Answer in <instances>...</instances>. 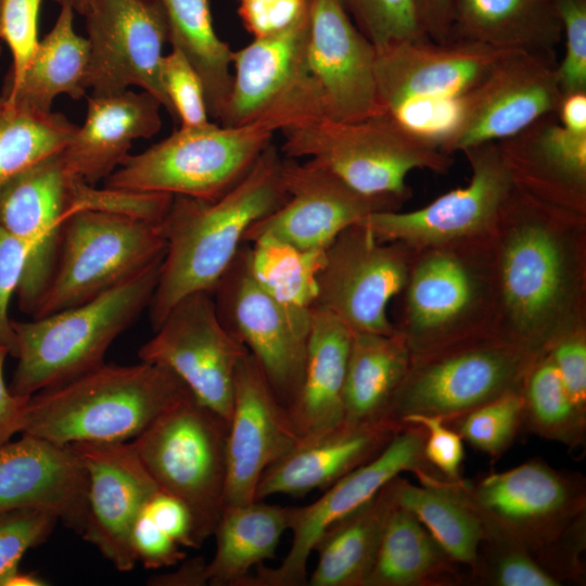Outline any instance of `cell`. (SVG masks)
I'll return each mask as SVG.
<instances>
[{"mask_svg":"<svg viewBox=\"0 0 586 586\" xmlns=\"http://www.w3.org/2000/svg\"><path fill=\"white\" fill-rule=\"evenodd\" d=\"M495 334L536 354L586 327V215L514 187L489 235Z\"/></svg>","mask_w":586,"mask_h":586,"instance_id":"cell-1","label":"cell"},{"mask_svg":"<svg viewBox=\"0 0 586 586\" xmlns=\"http://www.w3.org/2000/svg\"><path fill=\"white\" fill-rule=\"evenodd\" d=\"M282 162L271 141L244 178L221 196L173 195L161 221L166 250L148 306L153 331L182 297L212 293L244 244L247 229L286 201Z\"/></svg>","mask_w":586,"mask_h":586,"instance_id":"cell-2","label":"cell"},{"mask_svg":"<svg viewBox=\"0 0 586 586\" xmlns=\"http://www.w3.org/2000/svg\"><path fill=\"white\" fill-rule=\"evenodd\" d=\"M317 117H323L321 100L308 79L249 123L180 127L128 155L104 187L215 200L244 178L276 131Z\"/></svg>","mask_w":586,"mask_h":586,"instance_id":"cell-3","label":"cell"},{"mask_svg":"<svg viewBox=\"0 0 586 586\" xmlns=\"http://www.w3.org/2000/svg\"><path fill=\"white\" fill-rule=\"evenodd\" d=\"M188 392L165 367L104 362L31 395L22 434L59 445L130 442Z\"/></svg>","mask_w":586,"mask_h":586,"instance_id":"cell-4","label":"cell"},{"mask_svg":"<svg viewBox=\"0 0 586 586\" xmlns=\"http://www.w3.org/2000/svg\"><path fill=\"white\" fill-rule=\"evenodd\" d=\"M163 257L82 304L13 320L17 365L11 391L31 396L104 364L111 344L148 308Z\"/></svg>","mask_w":586,"mask_h":586,"instance_id":"cell-5","label":"cell"},{"mask_svg":"<svg viewBox=\"0 0 586 586\" xmlns=\"http://www.w3.org/2000/svg\"><path fill=\"white\" fill-rule=\"evenodd\" d=\"M286 158L309 157L356 191L405 203L415 169L444 174L451 155L423 133L387 113L355 122L317 117L281 130Z\"/></svg>","mask_w":586,"mask_h":586,"instance_id":"cell-6","label":"cell"},{"mask_svg":"<svg viewBox=\"0 0 586 586\" xmlns=\"http://www.w3.org/2000/svg\"><path fill=\"white\" fill-rule=\"evenodd\" d=\"M399 324L411 355L495 333L489 237L415 250Z\"/></svg>","mask_w":586,"mask_h":586,"instance_id":"cell-7","label":"cell"},{"mask_svg":"<svg viewBox=\"0 0 586 586\" xmlns=\"http://www.w3.org/2000/svg\"><path fill=\"white\" fill-rule=\"evenodd\" d=\"M138 192L98 189L50 155L0 187V227L21 241L27 260L16 295L20 310L34 317L51 282L66 220L80 211L139 215Z\"/></svg>","mask_w":586,"mask_h":586,"instance_id":"cell-8","label":"cell"},{"mask_svg":"<svg viewBox=\"0 0 586 586\" xmlns=\"http://www.w3.org/2000/svg\"><path fill=\"white\" fill-rule=\"evenodd\" d=\"M228 429L188 392L130 441L158 489L189 508L198 548L213 536L224 509Z\"/></svg>","mask_w":586,"mask_h":586,"instance_id":"cell-9","label":"cell"},{"mask_svg":"<svg viewBox=\"0 0 586 586\" xmlns=\"http://www.w3.org/2000/svg\"><path fill=\"white\" fill-rule=\"evenodd\" d=\"M540 354L495 333L411 355L385 421L396 429L412 415L445 421L510 392H520Z\"/></svg>","mask_w":586,"mask_h":586,"instance_id":"cell-10","label":"cell"},{"mask_svg":"<svg viewBox=\"0 0 586 586\" xmlns=\"http://www.w3.org/2000/svg\"><path fill=\"white\" fill-rule=\"evenodd\" d=\"M161 221L110 211H80L65 222L51 282L31 318L82 304L165 254Z\"/></svg>","mask_w":586,"mask_h":586,"instance_id":"cell-11","label":"cell"},{"mask_svg":"<svg viewBox=\"0 0 586 586\" xmlns=\"http://www.w3.org/2000/svg\"><path fill=\"white\" fill-rule=\"evenodd\" d=\"M447 482L476 513L483 527L514 539L538 563L586 518L584 476L555 469L540 458L475 481L461 477Z\"/></svg>","mask_w":586,"mask_h":586,"instance_id":"cell-12","label":"cell"},{"mask_svg":"<svg viewBox=\"0 0 586 586\" xmlns=\"http://www.w3.org/2000/svg\"><path fill=\"white\" fill-rule=\"evenodd\" d=\"M561 97L556 60L508 51L455 103L440 148L451 155L505 140L556 114Z\"/></svg>","mask_w":586,"mask_h":586,"instance_id":"cell-13","label":"cell"},{"mask_svg":"<svg viewBox=\"0 0 586 586\" xmlns=\"http://www.w3.org/2000/svg\"><path fill=\"white\" fill-rule=\"evenodd\" d=\"M462 153L471 168L467 186L418 209L374 212L358 224L380 241L402 242L412 250L489 237L515 186L497 142L474 145Z\"/></svg>","mask_w":586,"mask_h":586,"instance_id":"cell-14","label":"cell"},{"mask_svg":"<svg viewBox=\"0 0 586 586\" xmlns=\"http://www.w3.org/2000/svg\"><path fill=\"white\" fill-rule=\"evenodd\" d=\"M413 254L402 242L378 240L360 224L346 228L324 250L316 306L353 332H395L387 306L403 292Z\"/></svg>","mask_w":586,"mask_h":586,"instance_id":"cell-15","label":"cell"},{"mask_svg":"<svg viewBox=\"0 0 586 586\" xmlns=\"http://www.w3.org/2000/svg\"><path fill=\"white\" fill-rule=\"evenodd\" d=\"M247 353L220 321L212 293L199 291L171 307L138 356L169 369L229 423L237 368Z\"/></svg>","mask_w":586,"mask_h":586,"instance_id":"cell-16","label":"cell"},{"mask_svg":"<svg viewBox=\"0 0 586 586\" xmlns=\"http://www.w3.org/2000/svg\"><path fill=\"white\" fill-rule=\"evenodd\" d=\"M425 432L405 423L372 459L359 466L324 491L310 505L290 507L291 547L277 568L260 564L244 586L307 585V563L323 532L349 513L402 472L437 473L423 455Z\"/></svg>","mask_w":586,"mask_h":586,"instance_id":"cell-17","label":"cell"},{"mask_svg":"<svg viewBox=\"0 0 586 586\" xmlns=\"http://www.w3.org/2000/svg\"><path fill=\"white\" fill-rule=\"evenodd\" d=\"M225 328L256 359L286 408L304 372L310 327L298 323L254 279L244 243L212 291Z\"/></svg>","mask_w":586,"mask_h":586,"instance_id":"cell-18","label":"cell"},{"mask_svg":"<svg viewBox=\"0 0 586 586\" xmlns=\"http://www.w3.org/2000/svg\"><path fill=\"white\" fill-rule=\"evenodd\" d=\"M85 16L92 94H113L137 86L154 95L176 119L160 78L167 27L158 4L152 0H89Z\"/></svg>","mask_w":586,"mask_h":586,"instance_id":"cell-19","label":"cell"},{"mask_svg":"<svg viewBox=\"0 0 586 586\" xmlns=\"http://www.w3.org/2000/svg\"><path fill=\"white\" fill-rule=\"evenodd\" d=\"M286 201L255 221L244 243L271 238L301 250L324 251L346 228L374 212L398 211L396 200L362 194L319 163L283 156Z\"/></svg>","mask_w":586,"mask_h":586,"instance_id":"cell-20","label":"cell"},{"mask_svg":"<svg viewBox=\"0 0 586 586\" xmlns=\"http://www.w3.org/2000/svg\"><path fill=\"white\" fill-rule=\"evenodd\" d=\"M508 51L454 39L398 41L375 48L374 78L380 106L398 118L419 103H455Z\"/></svg>","mask_w":586,"mask_h":586,"instance_id":"cell-21","label":"cell"},{"mask_svg":"<svg viewBox=\"0 0 586 586\" xmlns=\"http://www.w3.org/2000/svg\"><path fill=\"white\" fill-rule=\"evenodd\" d=\"M375 48L339 0H311L307 69L323 116L355 122L384 113L374 78Z\"/></svg>","mask_w":586,"mask_h":586,"instance_id":"cell-22","label":"cell"},{"mask_svg":"<svg viewBox=\"0 0 586 586\" xmlns=\"http://www.w3.org/2000/svg\"><path fill=\"white\" fill-rule=\"evenodd\" d=\"M88 476V517L82 537L120 572L137 557L132 526L158 491L130 442L71 444Z\"/></svg>","mask_w":586,"mask_h":586,"instance_id":"cell-23","label":"cell"},{"mask_svg":"<svg viewBox=\"0 0 586 586\" xmlns=\"http://www.w3.org/2000/svg\"><path fill=\"white\" fill-rule=\"evenodd\" d=\"M298 441L286 408L247 353L234 377L224 508L254 501L264 472Z\"/></svg>","mask_w":586,"mask_h":586,"instance_id":"cell-24","label":"cell"},{"mask_svg":"<svg viewBox=\"0 0 586 586\" xmlns=\"http://www.w3.org/2000/svg\"><path fill=\"white\" fill-rule=\"evenodd\" d=\"M37 509L82 534L88 517V476L71 445L30 434L0 444V512Z\"/></svg>","mask_w":586,"mask_h":586,"instance_id":"cell-25","label":"cell"},{"mask_svg":"<svg viewBox=\"0 0 586 586\" xmlns=\"http://www.w3.org/2000/svg\"><path fill=\"white\" fill-rule=\"evenodd\" d=\"M497 144L517 188L586 215V136L568 131L551 114Z\"/></svg>","mask_w":586,"mask_h":586,"instance_id":"cell-26","label":"cell"},{"mask_svg":"<svg viewBox=\"0 0 586 586\" xmlns=\"http://www.w3.org/2000/svg\"><path fill=\"white\" fill-rule=\"evenodd\" d=\"M162 104L146 91L125 90L88 98L87 116L61 151L69 170L94 186L129 155L132 141L162 128Z\"/></svg>","mask_w":586,"mask_h":586,"instance_id":"cell-27","label":"cell"},{"mask_svg":"<svg viewBox=\"0 0 586 586\" xmlns=\"http://www.w3.org/2000/svg\"><path fill=\"white\" fill-rule=\"evenodd\" d=\"M399 429L382 423L341 426L300 441L262 475L255 500L273 495L305 496L326 491L340 479L375 457Z\"/></svg>","mask_w":586,"mask_h":586,"instance_id":"cell-28","label":"cell"},{"mask_svg":"<svg viewBox=\"0 0 586 586\" xmlns=\"http://www.w3.org/2000/svg\"><path fill=\"white\" fill-rule=\"evenodd\" d=\"M309 17L290 28L253 38L233 51L232 86L222 126L249 123L307 80Z\"/></svg>","mask_w":586,"mask_h":586,"instance_id":"cell-29","label":"cell"},{"mask_svg":"<svg viewBox=\"0 0 586 586\" xmlns=\"http://www.w3.org/2000/svg\"><path fill=\"white\" fill-rule=\"evenodd\" d=\"M352 334L331 313L318 306L313 308L304 372L286 407L300 441L317 437L344 423V385Z\"/></svg>","mask_w":586,"mask_h":586,"instance_id":"cell-30","label":"cell"},{"mask_svg":"<svg viewBox=\"0 0 586 586\" xmlns=\"http://www.w3.org/2000/svg\"><path fill=\"white\" fill-rule=\"evenodd\" d=\"M454 39L555 60L562 26L555 0H455Z\"/></svg>","mask_w":586,"mask_h":586,"instance_id":"cell-31","label":"cell"},{"mask_svg":"<svg viewBox=\"0 0 586 586\" xmlns=\"http://www.w3.org/2000/svg\"><path fill=\"white\" fill-rule=\"evenodd\" d=\"M398 476L366 502L332 523L315 546L309 586H365L386 522L397 505Z\"/></svg>","mask_w":586,"mask_h":586,"instance_id":"cell-32","label":"cell"},{"mask_svg":"<svg viewBox=\"0 0 586 586\" xmlns=\"http://www.w3.org/2000/svg\"><path fill=\"white\" fill-rule=\"evenodd\" d=\"M410 357L397 329L391 334L353 332L344 385L345 424L387 423L390 405L406 375Z\"/></svg>","mask_w":586,"mask_h":586,"instance_id":"cell-33","label":"cell"},{"mask_svg":"<svg viewBox=\"0 0 586 586\" xmlns=\"http://www.w3.org/2000/svg\"><path fill=\"white\" fill-rule=\"evenodd\" d=\"M55 1L61 9L54 26L39 40L21 80L2 92L12 101L41 111H51L53 100L60 94L78 100L88 89V40L74 29L72 1Z\"/></svg>","mask_w":586,"mask_h":586,"instance_id":"cell-34","label":"cell"},{"mask_svg":"<svg viewBox=\"0 0 586 586\" xmlns=\"http://www.w3.org/2000/svg\"><path fill=\"white\" fill-rule=\"evenodd\" d=\"M289 525L290 507L263 500L225 507L213 534L216 551L206 566L207 584L243 586L252 568L275 558Z\"/></svg>","mask_w":586,"mask_h":586,"instance_id":"cell-35","label":"cell"},{"mask_svg":"<svg viewBox=\"0 0 586 586\" xmlns=\"http://www.w3.org/2000/svg\"><path fill=\"white\" fill-rule=\"evenodd\" d=\"M457 566L422 523L396 505L365 586L461 585Z\"/></svg>","mask_w":586,"mask_h":586,"instance_id":"cell-36","label":"cell"},{"mask_svg":"<svg viewBox=\"0 0 586 586\" xmlns=\"http://www.w3.org/2000/svg\"><path fill=\"white\" fill-rule=\"evenodd\" d=\"M161 8L167 41L199 74L209 117L220 120L229 101L233 50L216 33L208 0H152Z\"/></svg>","mask_w":586,"mask_h":586,"instance_id":"cell-37","label":"cell"},{"mask_svg":"<svg viewBox=\"0 0 586 586\" xmlns=\"http://www.w3.org/2000/svg\"><path fill=\"white\" fill-rule=\"evenodd\" d=\"M420 485L398 477L397 505L410 511L457 564L473 569L483 537L472 508L436 473H419Z\"/></svg>","mask_w":586,"mask_h":586,"instance_id":"cell-38","label":"cell"},{"mask_svg":"<svg viewBox=\"0 0 586 586\" xmlns=\"http://www.w3.org/2000/svg\"><path fill=\"white\" fill-rule=\"evenodd\" d=\"M322 250H301L271 238L249 246L251 272L257 283L301 324L310 327L318 296Z\"/></svg>","mask_w":586,"mask_h":586,"instance_id":"cell-39","label":"cell"},{"mask_svg":"<svg viewBox=\"0 0 586 586\" xmlns=\"http://www.w3.org/2000/svg\"><path fill=\"white\" fill-rule=\"evenodd\" d=\"M77 127L61 113L41 111L0 93V187L61 152Z\"/></svg>","mask_w":586,"mask_h":586,"instance_id":"cell-40","label":"cell"},{"mask_svg":"<svg viewBox=\"0 0 586 586\" xmlns=\"http://www.w3.org/2000/svg\"><path fill=\"white\" fill-rule=\"evenodd\" d=\"M520 394L522 428L570 450L585 446L586 409L571 398L547 352L528 369Z\"/></svg>","mask_w":586,"mask_h":586,"instance_id":"cell-41","label":"cell"},{"mask_svg":"<svg viewBox=\"0 0 586 586\" xmlns=\"http://www.w3.org/2000/svg\"><path fill=\"white\" fill-rule=\"evenodd\" d=\"M470 581L486 586H560L514 539L483 527L476 562L470 570Z\"/></svg>","mask_w":586,"mask_h":586,"instance_id":"cell-42","label":"cell"},{"mask_svg":"<svg viewBox=\"0 0 586 586\" xmlns=\"http://www.w3.org/2000/svg\"><path fill=\"white\" fill-rule=\"evenodd\" d=\"M474 449L498 459L522 428V397L510 392L445 421Z\"/></svg>","mask_w":586,"mask_h":586,"instance_id":"cell-43","label":"cell"},{"mask_svg":"<svg viewBox=\"0 0 586 586\" xmlns=\"http://www.w3.org/2000/svg\"><path fill=\"white\" fill-rule=\"evenodd\" d=\"M339 1L374 48L428 39L420 27L415 0Z\"/></svg>","mask_w":586,"mask_h":586,"instance_id":"cell-44","label":"cell"},{"mask_svg":"<svg viewBox=\"0 0 586 586\" xmlns=\"http://www.w3.org/2000/svg\"><path fill=\"white\" fill-rule=\"evenodd\" d=\"M59 519L37 509L0 512V586L20 570L24 555L47 540Z\"/></svg>","mask_w":586,"mask_h":586,"instance_id":"cell-45","label":"cell"},{"mask_svg":"<svg viewBox=\"0 0 586 586\" xmlns=\"http://www.w3.org/2000/svg\"><path fill=\"white\" fill-rule=\"evenodd\" d=\"M160 78L180 127H201L211 123L203 82L178 50L171 49L163 56Z\"/></svg>","mask_w":586,"mask_h":586,"instance_id":"cell-46","label":"cell"},{"mask_svg":"<svg viewBox=\"0 0 586 586\" xmlns=\"http://www.w3.org/2000/svg\"><path fill=\"white\" fill-rule=\"evenodd\" d=\"M41 0H1L0 39L12 54V67L5 89L22 78L39 42L38 16Z\"/></svg>","mask_w":586,"mask_h":586,"instance_id":"cell-47","label":"cell"},{"mask_svg":"<svg viewBox=\"0 0 586 586\" xmlns=\"http://www.w3.org/2000/svg\"><path fill=\"white\" fill-rule=\"evenodd\" d=\"M565 52L557 64L562 94L586 91V0H555Z\"/></svg>","mask_w":586,"mask_h":586,"instance_id":"cell-48","label":"cell"},{"mask_svg":"<svg viewBox=\"0 0 586 586\" xmlns=\"http://www.w3.org/2000/svg\"><path fill=\"white\" fill-rule=\"evenodd\" d=\"M404 423H416L424 429L423 455L425 461L445 480L461 479L464 459L463 441L445 420L436 416L412 415Z\"/></svg>","mask_w":586,"mask_h":586,"instance_id":"cell-49","label":"cell"},{"mask_svg":"<svg viewBox=\"0 0 586 586\" xmlns=\"http://www.w3.org/2000/svg\"><path fill=\"white\" fill-rule=\"evenodd\" d=\"M249 34L263 37L295 26L309 17L311 0H235Z\"/></svg>","mask_w":586,"mask_h":586,"instance_id":"cell-50","label":"cell"},{"mask_svg":"<svg viewBox=\"0 0 586 586\" xmlns=\"http://www.w3.org/2000/svg\"><path fill=\"white\" fill-rule=\"evenodd\" d=\"M27 260L24 244L0 227V346L16 354V335L9 316L10 303L16 294Z\"/></svg>","mask_w":586,"mask_h":586,"instance_id":"cell-51","label":"cell"},{"mask_svg":"<svg viewBox=\"0 0 586 586\" xmlns=\"http://www.w3.org/2000/svg\"><path fill=\"white\" fill-rule=\"evenodd\" d=\"M547 353L571 398L586 409V327L562 335Z\"/></svg>","mask_w":586,"mask_h":586,"instance_id":"cell-52","label":"cell"},{"mask_svg":"<svg viewBox=\"0 0 586 586\" xmlns=\"http://www.w3.org/2000/svg\"><path fill=\"white\" fill-rule=\"evenodd\" d=\"M131 545L138 561L148 569H161L180 562L186 553L167 533L142 510L131 531Z\"/></svg>","mask_w":586,"mask_h":586,"instance_id":"cell-53","label":"cell"},{"mask_svg":"<svg viewBox=\"0 0 586 586\" xmlns=\"http://www.w3.org/2000/svg\"><path fill=\"white\" fill-rule=\"evenodd\" d=\"M143 511L180 546L198 548L191 512L180 499L158 489Z\"/></svg>","mask_w":586,"mask_h":586,"instance_id":"cell-54","label":"cell"},{"mask_svg":"<svg viewBox=\"0 0 586 586\" xmlns=\"http://www.w3.org/2000/svg\"><path fill=\"white\" fill-rule=\"evenodd\" d=\"M8 355H10L8 348L0 346V444L23 432L30 398L14 394L7 385L3 369Z\"/></svg>","mask_w":586,"mask_h":586,"instance_id":"cell-55","label":"cell"},{"mask_svg":"<svg viewBox=\"0 0 586 586\" xmlns=\"http://www.w3.org/2000/svg\"><path fill=\"white\" fill-rule=\"evenodd\" d=\"M420 27L434 42L451 40L455 0H415Z\"/></svg>","mask_w":586,"mask_h":586,"instance_id":"cell-56","label":"cell"},{"mask_svg":"<svg viewBox=\"0 0 586 586\" xmlns=\"http://www.w3.org/2000/svg\"><path fill=\"white\" fill-rule=\"evenodd\" d=\"M556 116L568 131L586 136V91L562 94Z\"/></svg>","mask_w":586,"mask_h":586,"instance_id":"cell-57","label":"cell"},{"mask_svg":"<svg viewBox=\"0 0 586 586\" xmlns=\"http://www.w3.org/2000/svg\"><path fill=\"white\" fill-rule=\"evenodd\" d=\"M207 563L203 558H194L169 574L155 575L149 579L154 586H203L207 584Z\"/></svg>","mask_w":586,"mask_h":586,"instance_id":"cell-58","label":"cell"},{"mask_svg":"<svg viewBox=\"0 0 586 586\" xmlns=\"http://www.w3.org/2000/svg\"><path fill=\"white\" fill-rule=\"evenodd\" d=\"M47 583L34 573L16 571L5 582L4 586H43Z\"/></svg>","mask_w":586,"mask_h":586,"instance_id":"cell-59","label":"cell"},{"mask_svg":"<svg viewBox=\"0 0 586 586\" xmlns=\"http://www.w3.org/2000/svg\"><path fill=\"white\" fill-rule=\"evenodd\" d=\"M71 1L75 11L85 15L88 9L89 0H71Z\"/></svg>","mask_w":586,"mask_h":586,"instance_id":"cell-60","label":"cell"},{"mask_svg":"<svg viewBox=\"0 0 586 586\" xmlns=\"http://www.w3.org/2000/svg\"><path fill=\"white\" fill-rule=\"evenodd\" d=\"M0 11H1V0H0ZM0 54H1V47H0Z\"/></svg>","mask_w":586,"mask_h":586,"instance_id":"cell-61","label":"cell"}]
</instances>
